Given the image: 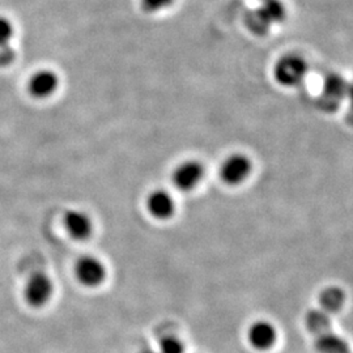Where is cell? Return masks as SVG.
Here are the masks:
<instances>
[{
    "label": "cell",
    "instance_id": "cell-1",
    "mask_svg": "<svg viewBox=\"0 0 353 353\" xmlns=\"http://www.w3.org/2000/svg\"><path fill=\"white\" fill-rule=\"evenodd\" d=\"M285 16L287 8L281 0H262L246 20V24L255 34H265L272 26L280 24Z\"/></svg>",
    "mask_w": 353,
    "mask_h": 353
},
{
    "label": "cell",
    "instance_id": "cell-2",
    "mask_svg": "<svg viewBox=\"0 0 353 353\" xmlns=\"http://www.w3.org/2000/svg\"><path fill=\"white\" fill-rule=\"evenodd\" d=\"M307 62L299 54H287L274 65V77L280 85L293 88L303 83L307 75Z\"/></svg>",
    "mask_w": 353,
    "mask_h": 353
},
{
    "label": "cell",
    "instance_id": "cell-3",
    "mask_svg": "<svg viewBox=\"0 0 353 353\" xmlns=\"http://www.w3.org/2000/svg\"><path fill=\"white\" fill-rule=\"evenodd\" d=\"M252 160L242 153L228 156L220 166V178L229 186H239L252 174Z\"/></svg>",
    "mask_w": 353,
    "mask_h": 353
},
{
    "label": "cell",
    "instance_id": "cell-4",
    "mask_svg": "<svg viewBox=\"0 0 353 353\" xmlns=\"http://www.w3.org/2000/svg\"><path fill=\"white\" fill-rule=\"evenodd\" d=\"M54 293L51 279L43 272H36L26 280L24 299L32 307H42L50 301Z\"/></svg>",
    "mask_w": 353,
    "mask_h": 353
},
{
    "label": "cell",
    "instance_id": "cell-5",
    "mask_svg": "<svg viewBox=\"0 0 353 353\" xmlns=\"http://www.w3.org/2000/svg\"><path fill=\"white\" fill-rule=\"evenodd\" d=\"M74 271L77 281L88 288L101 285L106 278V267L99 258L92 255H84L79 258Z\"/></svg>",
    "mask_w": 353,
    "mask_h": 353
},
{
    "label": "cell",
    "instance_id": "cell-6",
    "mask_svg": "<svg viewBox=\"0 0 353 353\" xmlns=\"http://www.w3.org/2000/svg\"><path fill=\"white\" fill-rule=\"evenodd\" d=\"M205 176V169L201 161L186 160L176 166L172 174V181L176 189L181 191H192L196 189Z\"/></svg>",
    "mask_w": 353,
    "mask_h": 353
},
{
    "label": "cell",
    "instance_id": "cell-7",
    "mask_svg": "<svg viewBox=\"0 0 353 353\" xmlns=\"http://www.w3.org/2000/svg\"><path fill=\"white\" fill-rule=\"evenodd\" d=\"M61 79L52 70H38L28 81L29 93L38 100L49 99L59 89Z\"/></svg>",
    "mask_w": 353,
    "mask_h": 353
},
{
    "label": "cell",
    "instance_id": "cell-8",
    "mask_svg": "<svg viewBox=\"0 0 353 353\" xmlns=\"http://www.w3.org/2000/svg\"><path fill=\"white\" fill-rule=\"evenodd\" d=\"M145 205L152 217L157 220H169L176 214V201L166 190H153L147 198Z\"/></svg>",
    "mask_w": 353,
    "mask_h": 353
},
{
    "label": "cell",
    "instance_id": "cell-9",
    "mask_svg": "<svg viewBox=\"0 0 353 353\" xmlns=\"http://www.w3.org/2000/svg\"><path fill=\"white\" fill-rule=\"evenodd\" d=\"M67 233L76 241L88 240L93 233V221L88 214L80 210H70L63 217Z\"/></svg>",
    "mask_w": 353,
    "mask_h": 353
},
{
    "label": "cell",
    "instance_id": "cell-10",
    "mask_svg": "<svg viewBox=\"0 0 353 353\" xmlns=\"http://www.w3.org/2000/svg\"><path fill=\"white\" fill-rule=\"evenodd\" d=\"M278 338L276 328L268 321L254 322L248 331V339L252 347L258 351L270 350Z\"/></svg>",
    "mask_w": 353,
    "mask_h": 353
},
{
    "label": "cell",
    "instance_id": "cell-11",
    "mask_svg": "<svg viewBox=\"0 0 353 353\" xmlns=\"http://www.w3.org/2000/svg\"><path fill=\"white\" fill-rule=\"evenodd\" d=\"M314 345L318 353H350L348 341L331 331L316 336Z\"/></svg>",
    "mask_w": 353,
    "mask_h": 353
},
{
    "label": "cell",
    "instance_id": "cell-12",
    "mask_svg": "<svg viewBox=\"0 0 353 353\" xmlns=\"http://www.w3.org/2000/svg\"><path fill=\"white\" fill-rule=\"evenodd\" d=\"M345 303V294L339 287H328L319 294L321 309L328 314L338 313Z\"/></svg>",
    "mask_w": 353,
    "mask_h": 353
},
{
    "label": "cell",
    "instance_id": "cell-13",
    "mask_svg": "<svg viewBox=\"0 0 353 353\" xmlns=\"http://www.w3.org/2000/svg\"><path fill=\"white\" fill-rule=\"evenodd\" d=\"M305 325L312 334L319 336L331 330V318L325 310L313 309L307 312V314L305 316Z\"/></svg>",
    "mask_w": 353,
    "mask_h": 353
},
{
    "label": "cell",
    "instance_id": "cell-14",
    "mask_svg": "<svg viewBox=\"0 0 353 353\" xmlns=\"http://www.w3.org/2000/svg\"><path fill=\"white\" fill-rule=\"evenodd\" d=\"M157 353H185V344L176 336H164L159 343Z\"/></svg>",
    "mask_w": 353,
    "mask_h": 353
},
{
    "label": "cell",
    "instance_id": "cell-15",
    "mask_svg": "<svg viewBox=\"0 0 353 353\" xmlns=\"http://www.w3.org/2000/svg\"><path fill=\"white\" fill-rule=\"evenodd\" d=\"M345 92V85L343 83V80L339 77H331L326 81V85H325V96L326 99L330 100L332 97H336V99H341L343 94Z\"/></svg>",
    "mask_w": 353,
    "mask_h": 353
},
{
    "label": "cell",
    "instance_id": "cell-16",
    "mask_svg": "<svg viewBox=\"0 0 353 353\" xmlns=\"http://www.w3.org/2000/svg\"><path fill=\"white\" fill-rule=\"evenodd\" d=\"M14 36V26L8 17L0 16V48L7 46Z\"/></svg>",
    "mask_w": 353,
    "mask_h": 353
},
{
    "label": "cell",
    "instance_id": "cell-17",
    "mask_svg": "<svg viewBox=\"0 0 353 353\" xmlns=\"http://www.w3.org/2000/svg\"><path fill=\"white\" fill-rule=\"evenodd\" d=\"M174 0H141V7L150 13L161 12L169 8Z\"/></svg>",
    "mask_w": 353,
    "mask_h": 353
},
{
    "label": "cell",
    "instance_id": "cell-18",
    "mask_svg": "<svg viewBox=\"0 0 353 353\" xmlns=\"http://www.w3.org/2000/svg\"><path fill=\"white\" fill-rule=\"evenodd\" d=\"M140 353H157L154 352V351H152V350H144V351H141Z\"/></svg>",
    "mask_w": 353,
    "mask_h": 353
},
{
    "label": "cell",
    "instance_id": "cell-19",
    "mask_svg": "<svg viewBox=\"0 0 353 353\" xmlns=\"http://www.w3.org/2000/svg\"><path fill=\"white\" fill-rule=\"evenodd\" d=\"M258 1H262V0H258Z\"/></svg>",
    "mask_w": 353,
    "mask_h": 353
},
{
    "label": "cell",
    "instance_id": "cell-20",
    "mask_svg": "<svg viewBox=\"0 0 353 353\" xmlns=\"http://www.w3.org/2000/svg\"><path fill=\"white\" fill-rule=\"evenodd\" d=\"M350 353H351V352H350Z\"/></svg>",
    "mask_w": 353,
    "mask_h": 353
}]
</instances>
